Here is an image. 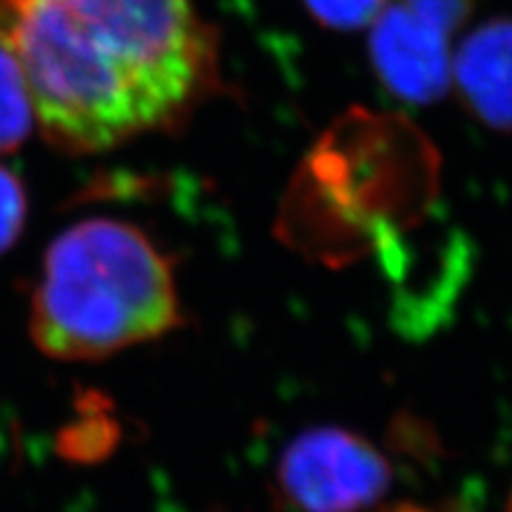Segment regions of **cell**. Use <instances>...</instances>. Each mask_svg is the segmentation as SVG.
<instances>
[{"instance_id":"obj_6","label":"cell","mask_w":512,"mask_h":512,"mask_svg":"<svg viewBox=\"0 0 512 512\" xmlns=\"http://www.w3.org/2000/svg\"><path fill=\"white\" fill-rule=\"evenodd\" d=\"M34 105L15 55L0 43V155L15 152L31 131Z\"/></svg>"},{"instance_id":"obj_7","label":"cell","mask_w":512,"mask_h":512,"mask_svg":"<svg viewBox=\"0 0 512 512\" xmlns=\"http://www.w3.org/2000/svg\"><path fill=\"white\" fill-rule=\"evenodd\" d=\"M392 0H304L306 10L332 29H361L380 15Z\"/></svg>"},{"instance_id":"obj_1","label":"cell","mask_w":512,"mask_h":512,"mask_svg":"<svg viewBox=\"0 0 512 512\" xmlns=\"http://www.w3.org/2000/svg\"><path fill=\"white\" fill-rule=\"evenodd\" d=\"M50 143L102 152L188 112L209 86L214 41L192 0H0Z\"/></svg>"},{"instance_id":"obj_2","label":"cell","mask_w":512,"mask_h":512,"mask_svg":"<svg viewBox=\"0 0 512 512\" xmlns=\"http://www.w3.org/2000/svg\"><path fill=\"white\" fill-rule=\"evenodd\" d=\"M181 320L174 268L143 230L86 219L57 235L31 299L36 347L60 361H95L150 342Z\"/></svg>"},{"instance_id":"obj_5","label":"cell","mask_w":512,"mask_h":512,"mask_svg":"<svg viewBox=\"0 0 512 512\" xmlns=\"http://www.w3.org/2000/svg\"><path fill=\"white\" fill-rule=\"evenodd\" d=\"M451 79L467 110L498 131H512V19L484 24L460 46Z\"/></svg>"},{"instance_id":"obj_8","label":"cell","mask_w":512,"mask_h":512,"mask_svg":"<svg viewBox=\"0 0 512 512\" xmlns=\"http://www.w3.org/2000/svg\"><path fill=\"white\" fill-rule=\"evenodd\" d=\"M27 221V192L12 171L0 166V254L8 252L22 235Z\"/></svg>"},{"instance_id":"obj_4","label":"cell","mask_w":512,"mask_h":512,"mask_svg":"<svg viewBox=\"0 0 512 512\" xmlns=\"http://www.w3.org/2000/svg\"><path fill=\"white\" fill-rule=\"evenodd\" d=\"M370 31V57L377 76L396 98L434 102L451 83V31L406 0L387 3Z\"/></svg>"},{"instance_id":"obj_3","label":"cell","mask_w":512,"mask_h":512,"mask_svg":"<svg viewBox=\"0 0 512 512\" xmlns=\"http://www.w3.org/2000/svg\"><path fill=\"white\" fill-rule=\"evenodd\" d=\"M280 484L302 512H361L384 494L389 467L366 439L320 427L287 446Z\"/></svg>"}]
</instances>
